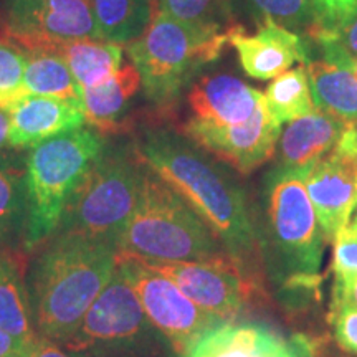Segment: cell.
<instances>
[{
	"label": "cell",
	"mask_w": 357,
	"mask_h": 357,
	"mask_svg": "<svg viewBox=\"0 0 357 357\" xmlns=\"http://www.w3.org/2000/svg\"><path fill=\"white\" fill-rule=\"evenodd\" d=\"M141 88V75L132 61L123 63L105 82L83 89L84 119L98 132L114 131L128 114Z\"/></svg>",
	"instance_id": "d6986e66"
},
{
	"label": "cell",
	"mask_w": 357,
	"mask_h": 357,
	"mask_svg": "<svg viewBox=\"0 0 357 357\" xmlns=\"http://www.w3.org/2000/svg\"><path fill=\"white\" fill-rule=\"evenodd\" d=\"M29 357H71L63 347L48 341L45 337H38L32 349L29 352Z\"/></svg>",
	"instance_id": "d590c367"
},
{
	"label": "cell",
	"mask_w": 357,
	"mask_h": 357,
	"mask_svg": "<svg viewBox=\"0 0 357 357\" xmlns=\"http://www.w3.org/2000/svg\"><path fill=\"white\" fill-rule=\"evenodd\" d=\"M7 357H29V352H13V354L7 356Z\"/></svg>",
	"instance_id": "60d3db41"
},
{
	"label": "cell",
	"mask_w": 357,
	"mask_h": 357,
	"mask_svg": "<svg viewBox=\"0 0 357 357\" xmlns=\"http://www.w3.org/2000/svg\"><path fill=\"white\" fill-rule=\"evenodd\" d=\"M291 341L258 324L223 323L205 333L184 357H291Z\"/></svg>",
	"instance_id": "ac0fdd59"
},
{
	"label": "cell",
	"mask_w": 357,
	"mask_h": 357,
	"mask_svg": "<svg viewBox=\"0 0 357 357\" xmlns=\"http://www.w3.org/2000/svg\"><path fill=\"white\" fill-rule=\"evenodd\" d=\"M91 7L101 38L126 47L144 35L155 0H91Z\"/></svg>",
	"instance_id": "cb8c5ba5"
},
{
	"label": "cell",
	"mask_w": 357,
	"mask_h": 357,
	"mask_svg": "<svg viewBox=\"0 0 357 357\" xmlns=\"http://www.w3.org/2000/svg\"><path fill=\"white\" fill-rule=\"evenodd\" d=\"M105 144L101 132L83 126L30 149L25 159L29 197L25 250L42 247L55 234L71 194Z\"/></svg>",
	"instance_id": "8992f818"
},
{
	"label": "cell",
	"mask_w": 357,
	"mask_h": 357,
	"mask_svg": "<svg viewBox=\"0 0 357 357\" xmlns=\"http://www.w3.org/2000/svg\"><path fill=\"white\" fill-rule=\"evenodd\" d=\"M25 55L26 95L58 98L83 108L82 84L75 79L68 65L60 56L48 52H33Z\"/></svg>",
	"instance_id": "d4e9b609"
},
{
	"label": "cell",
	"mask_w": 357,
	"mask_h": 357,
	"mask_svg": "<svg viewBox=\"0 0 357 357\" xmlns=\"http://www.w3.org/2000/svg\"><path fill=\"white\" fill-rule=\"evenodd\" d=\"M231 8L236 22L245 17L257 29L273 22L306 38L316 22L311 0H231Z\"/></svg>",
	"instance_id": "484cf974"
},
{
	"label": "cell",
	"mask_w": 357,
	"mask_h": 357,
	"mask_svg": "<svg viewBox=\"0 0 357 357\" xmlns=\"http://www.w3.org/2000/svg\"><path fill=\"white\" fill-rule=\"evenodd\" d=\"M314 108L351 128L357 123V77L352 70L311 60L306 65Z\"/></svg>",
	"instance_id": "ffe728a7"
},
{
	"label": "cell",
	"mask_w": 357,
	"mask_h": 357,
	"mask_svg": "<svg viewBox=\"0 0 357 357\" xmlns=\"http://www.w3.org/2000/svg\"><path fill=\"white\" fill-rule=\"evenodd\" d=\"M192 118L217 124H242L263 106V93L229 71L207 73L190 84Z\"/></svg>",
	"instance_id": "2e32d148"
},
{
	"label": "cell",
	"mask_w": 357,
	"mask_h": 357,
	"mask_svg": "<svg viewBox=\"0 0 357 357\" xmlns=\"http://www.w3.org/2000/svg\"><path fill=\"white\" fill-rule=\"evenodd\" d=\"M58 346L71 357H178L142 311L118 265L78 328Z\"/></svg>",
	"instance_id": "52a82bcc"
},
{
	"label": "cell",
	"mask_w": 357,
	"mask_h": 357,
	"mask_svg": "<svg viewBox=\"0 0 357 357\" xmlns=\"http://www.w3.org/2000/svg\"><path fill=\"white\" fill-rule=\"evenodd\" d=\"M3 42L24 53L47 43L102 40L91 0H7Z\"/></svg>",
	"instance_id": "30bf717a"
},
{
	"label": "cell",
	"mask_w": 357,
	"mask_h": 357,
	"mask_svg": "<svg viewBox=\"0 0 357 357\" xmlns=\"http://www.w3.org/2000/svg\"><path fill=\"white\" fill-rule=\"evenodd\" d=\"M341 306L357 307V273L336 276L333 310H337Z\"/></svg>",
	"instance_id": "836d02e7"
},
{
	"label": "cell",
	"mask_w": 357,
	"mask_h": 357,
	"mask_svg": "<svg viewBox=\"0 0 357 357\" xmlns=\"http://www.w3.org/2000/svg\"><path fill=\"white\" fill-rule=\"evenodd\" d=\"M291 346H293L291 357H311L306 336H294L291 339Z\"/></svg>",
	"instance_id": "f35d334b"
},
{
	"label": "cell",
	"mask_w": 357,
	"mask_h": 357,
	"mask_svg": "<svg viewBox=\"0 0 357 357\" xmlns=\"http://www.w3.org/2000/svg\"><path fill=\"white\" fill-rule=\"evenodd\" d=\"M7 137H8V113L6 109L0 108V154L7 147Z\"/></svg>",
	"instance_id": "ab89813d"
},
{
	"label": "cell",
	"mask_w": 357,
	"mask_h": 357,
	"mask_svg": "<svg viewBox=\"0 0 357 357\" xmlns=\"http://www.w3.org/2000/svg\"><path fill=\"white\" fill-rule=\"evenodd\" d=\"M307 346H310L311 357H344L341 352V347L329 339L328 336L323 337H307Z\"/></svg>",
	"instance_id": "e575fe53"
},
{
	"label": "cell",
	"mask_w": 357,
	"mask_h": 357,
	"mask_svg": "<svg viewBox=\"0 0 357 357\" xmlns=\"http://www.w3.org/2000/svg\"><path fill=\"white\" fill-rule=\"evenodd\" d=\"M334 273H357V208L334 238Z\"/></svg>",
	"instance_id": "1f68e13d"
},
{
	"label": "cell",
	"mask_w": 357,
	"mask_h": 357,
	"mask_svg": "<svg viewBox=\"0 0 357 357\" xmlns=\"http://www.w3.org/2000/svg\"><path fill=\"white\" fill-rule=\"evenodd\" d=\"M229 32L195 29L155 10L149 26L126 45L141 75V88L155 106H171L205 66L222 56Z\"/></svg>",
	"instance_id": "5b68a950"
},
{
	"label": "cell",
	"mask_w": 357,
	"mask_h": 357,
	"mask_svg": "<svg viewBox=\"0 0 357 357\" xmlns=\"http://www.w3.org/2000/svg\"><path fill=\"white\" fill-rule=\"evenodd\" d=\"M182 131L190 141L225 160L235 171L250 174L273 158L281 124L268 114L263 102L261 108L242 124H217L190 118Z\"/></svg>",
	"instance_id": "7c38bea8"
},
{
	"label": "cell",
	"mask_w": 357,
	"mask_h": 357,
	"mask_svg": "<svg viewBox=\"0 0 357 357\" xmlns=\"http://www.w3.org/2000/svg\"><path fill=\"white\" fill-rule=\"evenodd\" d=\"M229 43L235 48L245 73L263 82L280 77L294 63L311 61L310 40L273 22L258 26L253 35L236 24L229 30Z\"/></svg>",
	"instance_id": "5bb4252c"
},
{
	"label": "cell",
	"mask_w": 357,
	"mask_h": 357,
	"mask_svg": "<svg viewBox=\"0 0 357 357\" xmlns=\"http://www.w3.org/2000/svg\"><path fill=\"white\" fill-rule=\"evenodd\" d=\"M118 248L77 235L53 234L26 275V293L38 337L61 344L108 287Z\"/></svg>",
	"instance_id": "7a4b0ae2"
},
{
	"label": "cell",
	"mask_w": 357,
	"mask_h": 357,
	"mask_svg": "<svg viewBox=\"0 0 357 357\" xmlns=\"http://www.w3.org/2000/svg\"><path fill=\"white\" fill-rule=\"evenodd\" d=\"M312 42L321 52V60L329 63L344 66L356 71L357 66V13L351 17L346 24L328 32H318L311 35Z\"/></svg>",
	"instance_id": "f1b7e54d"
},
{
	"label": "cell",
	"mask_w": 357,
	"mask_h": 357,
	"mask_svg": "<svg viewBox=\"0 0 357 357\" xmlns=\"http://www.w3.org/2000/svg\"><path fill=\"white\" fill-rule=\"evenodd\" d=\"M118 252L164 261L231 258L212 227L146 164L136 207L119 238Z\"/></svg>",
	"instance_id": "3957f363"
},
{
	"label": "cell",
	"mask_w": 357,
	"mask_h": 357,
	"mask_svg": "<svg viewBox=\"0 0 357 357\" xmlns=\"http://www.w3.org/2000/svg\"><path fill=\"white\" fill-rule=\"evenodd\" d=\"M155 10L195 29L229 32L238 24L231 0H155Z\"/></svg>",
	"instance_id": "83f0119b"
},
{
	"label": "cell",
	"mask_w": 357,
	"mask_h": 357,
	"mask_svg": "<svg viewBox=\"0 0 357 357\" xmlns=\"http://www.w3.org/2000/svg\"><path fill=\"white\" fill-rule=\"evenodd\" d=\"M311 2L316 22L307 33V38L318 32L337 29L357 13V0H311Z\"/></svg>",
	"instance_id": "4dcf8cb0"
},
{
	"label": "cell",
	"mask_w": 357,
	"mask_h": 357,
	"mask_svg": "<svg viewBox=\"0 0 357 357\" xmlns=\"http://www.w3.org/2000/svg\"><path fill=\"white\" fill-rule=\"evenodd\" d=\"M144 162L132 141H106L66 204L55 234L77 235L118 248L136 207Z\"/></svg>",
	"instance_id": "277c9868"
},
{
	"label": "cell",
	"mask_w": 357,
	"mask_h": 357,
	"mask_svg": "<svg viewBox=\"0 0 357 357\" xmlns=\"http://www.w3.org/2000/svg\"><path fill=\"white\" fill-rule=\"evenodd\" d=\"M337 149L349 153L352 155H357V123L352 124L351 128H346L344 134L337 142Z\"/></svg>",
	"instance_id": "8d00e7d4"
},
{
	"label": "cell",
	"mask_w": 357,
	"mask_h": 357,
	"mask_svg": "<svg viewBox=\"0 0 357 357\" xmlns=\"http://www.w3.org/2000/svg\"><path fill=\"white\" fill-rule=\"evenodd\" d=\"M7 113V147L13 151H30L43 141L83 128L86 123L82 106L50 96L25 95Z\"/></svg>",
	"instance_id": "9a60e30c"
},
{
	"label": "cell",
	"mask_w": 357,
	"mask_h": 357,
	"mask_svg": "<svg viewBox=\"0 0 357 357\" xmlns=\"http://www.w3.org/2000/svg\"><path fill=\"white\" fill-rule=\"evenodd\" d=\"M37 52H48L60 56L83 89L96 86L108 79L124 63L123 45L106 40L86 38L47 43Z\"/></svg>",
	"instance_id": "44dd1931"
},
{
	"label": "cell",
	"mask_w": 357,
	"mask_h": 357,
	"mask_svg": "<svg viewBox=\"0 0 357 357\" xmlns=\"http://www.w3.org/2000/svg\"><path fill=\"white\" fill-rule=\"evenodd\" d=\"M305 177L306 174L273 167L266 178L271 234L280 257L294 276H314L324 253V235Z\"/></svg>",
	"instance_id": "ba28073f"
},
{
	"label": "cell",
	"mask_w": 357,
	"mask_h": 357,
	"mask_svg": "<svg viewBox=\"0 0 357 357\" xmlns=\"http://www.w3.org/2000/svg\"><path fill=\"white\" fill-rule=\"evenodd\" d=\"M331 321L337 346L357 354V307L341 306L333 310Z\"/></svg>",
	"instance_id": "d6a6232c"
},
{
	"label": "cell",
	"mask_w": 357,
	"mask_h": 357,
	"mask_svg": "<svg viewBox=\"0 0 357 357\" xmlns=\"http://www.w3.org/2000/svg\"><path fill=\"white\" fill-rule=\"evenodd\" d=\"M132 257L176 283L192 303L222 323L236 319L252 294V278L231 258L217 261H164Z\"/></svg>",
	"instance_id": "8fae6325"
},
{
	"label": "cell",
	"mask_w": 357,
	"mask_h": 357,
	"mask_svg": "<svg viewBox=\"0 0 357 357\" xmlns=\"http://www.w3.org/2000/svg\"><path fill=\"white\" fill-rule=\"evenodd\" d=\"M344 131V124L316 108L293 119L278 137V160L275 167L280 171L307 174L316 162L337 146Z\"/></svg>",
	"instance_id": "e0dca14e"
},
{
	"label": "cell",
	"mask_w": 357,
	"mask_h": 357,
	"mask_svg": "<svg viewBox=\"0 0 357 357\" xmlns=\"http://www.w3.org/2000/svg\"><path fill=\"white\" fill-rule=\"evenodd\" d=\"M263 102L268 114L281 126L314 109L305 65L284 71L266 88Z\"/></svg>",
	"instance_id": "4316f807"
},
{
	"label": "cell",
	"mask_w": 357,
	"mask_h": 357,
	"mask_svg": "<svg viewBox=\"0 0 357 357\" xmlns=\"http://www.w3.org/2000/svg\"><path fill=\"white\" fill-rule=\"evenodd\" d=\"M29 220L25 164L0 154V250L24 242Z\"/></svg>",
	"instance_id": "603a6c76"
},
{
	"label": "cell",
	"mask_w": 357,
	"mask_h": 357,
	"mask_svg": "<svg viewBox=\"0 0 357 357\" xmlns=\"http://www.w3.org/2000/svg\"><path fill=\"white\" fill-rule=\"evenodd\" d=\"M136 153L189 202L215 231L227 253L250 271L258 255V235L247 195L194 141L169 128H144L132 141Z\"/></svg>",
	"instance_id": "6da1fadb"
},
{
	"label": "cell",
	"mask_w": 357,
	"mask_h": 357,
	"mask_svg": "<svg viewBox=\"0 0 357 357\" xmlns=\"http://www.w3.org/2000/svg\"><path fill=\"white\" fill-rule=\"evenodd\" d=\"M26 55L20 48L0 40V108L8 109L20 98L25 89Z\"/></svg>",
	"instance_id": "f546056e"
},
{
	"label": "cell",
	"mask_w": 357,
	"mask_h": 357,
	"mask_svg": "<svg viewBox=\"0 0 357 357\" xmlns=\"http://www.w3.org/2000/svg\"><path fill=\"white\" fill-rule=\"evenodd\" d=\"M19 351L24 352L19 347V344H17L15 339L0 328V357H7L13 354V352H19Z\"/></svg>",
	"instance_id": "74e56055"
},
{
	"label": "cell",
	"mask_w": 357,
	"mask_h": 357,
	"mask_svg": "<svg viewBox=\"0 0 357 357\" xmlns=\"http://www.w3.org/2000/svg\"><path fill=\"white\" fill-rule=\"evenodd\" d=\"M118 270L132 288L142 311L169 339L178 357H184L205 333L223 324L192 303L176 283L144 266L136 257L118 252Z\"/></svg>",
	"instance_id": "9c48e42d"
},
{
	"label": "cell",
	"mask_w": 357,
	"mask_h": 357,
	"mask_svg": "<svg viewBox=\"0 0 357 357\" xmlns=\"http://www.w3.org/2000/svg\"><path fill=\"white\" fill-rule=\"evenodd\" d=\"M0 328L15 339L24 352H30L38 339L25 281L17 263L2 252H0Z\"/></svg>",
	"instance_id": "7402d4cb"
},
{
	"label": "cell",
	"mask_w": 357,
	"mask_h": 357,
	"mask_svg": "<svg viewBox=\"0 0 357 357\" xmlns=\"http://www.w3.org/2000/svg\"><path fill=\"white\" fill-rule=\"evenodd\" d=\"M354 73H356V77H357V66H356V71H354Z\"/></svg>",
	"instance_id": "b9f144b4"
},
{
	"label": "cell",
	"mask_w": 357,
	"mask_h": 357,
	"mask_svg": "<svg viewBox=\"0 0 357 357\" xmlns=\"http://www.w3.org/2000/svg\"><path fill=\"white\" fill-rule=\"evenodd\" d=\"M305 185L324 240L334 242L357 208V155L334 147L306 174Z\"/></svg>",
	"instance_id": "4fadbf2b"
}]
</instances>
